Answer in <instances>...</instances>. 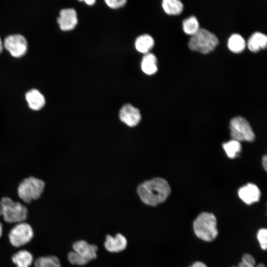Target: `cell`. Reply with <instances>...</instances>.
<instances>
[{
	"label": "cell",
	"instance_id": "ac0fdd59",
	"mask_svg": "<svg viewBox=\"0 0 267 267\" xmlns=\"http://www.w3.org/2000/svg\"><path fill=\"white\" fill-rule=\"evenodd\" d=\"M154 41L153 38L148 35L144 34L139 36L136 39L134 45L136 49L139 52L147 53L153 47Z\"/></svg>",
	"mask_w": 267,
	"mask_h": 267
},
{
	"label": "cell",
	"instance_id": "83f0119b",
	"mask_svg": "<svg viewBox=\"0 0 267 267\" xmlns=\"http://www.w3.org/2000/svg\"><path fill=\"white\" fill-rule=\"evenodd\" d=\"M262 165L265 171L267 169V157L265 155L262 158Z\"/></svg>",
	"mask_w": 267,
	"mask_h": 267
},
{
	"label": "cell",
	"instance_id": "d6a6232c",
	"mask_svg": "<svg viewBox=\"0 0 267 267\" xmlns=\"http://www.w3.org/2000/svg\"></svg>",
	"mask_w": 267,
	"mask_h": 267
},
{
	"label": "cell",
	"instance_id": "f1b7e54d",
	"mask_svg": "<svg viewBox=\"0 0 267 267\" xmlns=\"http://www.w3.org/2000/svg\"><path fill=\"white\" fill-rule=\"evenodd\" d=\"M84 1L88 5H93L95 3V0H86Z\"/></svg>",
	"mask_w": 267,
	"mask_h": 267
},
{
	"label": "cell",
	"instance_id": "9c48e42d",
	"mask_svg": "<svg viewBox=\"0 0 267 267\" xmlns=\"http://www.w3.org/2000/svg\"><path fill=\"white\" fill-rule=\"evenodd\" d=\"M3 45L12 56L17 58L24 55L28 48L26 39L19 34L7 36L4 40Z\"/></svg>",
	"mask_w": 267,
	"mask_h": 267
},
{
	"label": "cell",
	"instance_id": "5bb4252c",
	"mask_svg": "<svg viewBox=\"0 0 267 267\" xmlns=\"http://www.w3.org/2000/svg\"><path fill=\"white\" fill-rule=\"evenodd\" d=\"M25 98L29 107L34 111L41 110L45 104L44 97L38 90L36 89L29 90L26 93Z\"/></svg>",
	"mask_w": 267,
	"mask_h": 267
},
{
	"label": "cell",
	"instance_id": "30bf717a",
	"mask_svg": "<svg viewBox=\"0 0 267 267\" xmlns=\"http://www.w3.org/2000/svg\"><path fill=\"white\" fill-rule=\"evenodd\" d=\"M120 121L130 127L136 126L141 120V115L138 109L131 104H125L119 113Z\"/></svg>",
	"mask_w": 267,
	"mask_h": 267
},
{
	"label": "cell",
	"instance_id": "1f68e13d",
	"mask_svg": "<svg viewBox=\"0 0 267 267\" xmlns=\"http://www.w3.org/2000/svg\"><path fill=\"white\" fill-rule=\"evenodd\" d=\"M256 267H266V266L263 264H260L258 265H257Z\"/></svg>",
	"mask_w": 267,
	"mask_h": 267
},
{
	"label": "cell",
	"instance_id": "8fae6325",
	"mask_svg": "<svg viewBox=\"0 0 267 267\" xmlns=\"http://www.w3.org/2000/svg\"><path fill=\"white\" fill-rule=\"evenodd\" d=\"M57 21L62 30L67 31L73 30L78 23L76 11L73 8L61 10Z\"/></svg>",
	"mask_w": 267,
	"mask_h": 267
},
{
	"label": "cell",
	"instance_id": "4316f807",
	"mask_svg": "<svg viewBox=\"0 0 267 267\" xmlns=\"http://www.w3.org/2000/svg\"><path fill=\"white\" fill-rule=\"evenodd\" d=\"M189 267H207L206 265L201 262H196Z\"/></svg>",
	"mask_w": 267,
	"mask_h": 267
},
{
	"label": "cell",
	"instance_id": "3957f363",
	"mask_svg": "<svg viewBox=\"0 0 267 267\" xmlns=\"http://www.w3.org/2000/svg\"><path fill=\"white\" fill-rule=\"evenodd\" d=\"M27 208L21 203L13 201L7 197L0 201V216L10 223L24 222L27 218Z\"/></svg>",
	"mask_w": 267,
	"mask_h": 267
},
{
	"label": "cell",
	"instance_id": "2e32d148",
	"mask_svg": "<svg viewBox=\"0 0 267 267\" xmlns=\"http://www.w3.org/2000/svg\"><path fill=\"white\" fill-rule=\"evenodd\" d=\"M12 261L17 267H29L33 262V256L29 251L22 250L14 254Z\"/></svg>",
	"mask_w": 267,
	"mask_h": 267
},
{
	"label": "cell",
	"instance_id": "484cf974",
	"mask_svg": "<svg viewBox=\"0 0 267 267\" xmlns=\"http://www.w3.org/2000/svg\"><path fill=\"white\" fill-rule=\"evenodd\" d=\"M106 4L112 8H118L124 6L126 0H105Z\"/></svg>",
	"mask_w": 267,
	"mask_h": 267
},
{
	"label": "cell",
	"instance_id": "6da1fadb",
	"mask_svg": "<svg viewBox=\"0 0 267 267\" xmlns=\"http://www.w3.org/2000/svg\"><path fill=\"white\" fill-rule=\"evenodd\" d=\"M136 191L144 204L156 206L167 200L171 193V187L166 179L157 177L140 183Z\"/></svg>",
	"mask_w": 267,
	"mask_h": 267
},
{
	"label": "cell",
	"instance_id": "d6986e66",
	"mask_svg": "<svg viewBox=\"0 0 267 267\" xmlns=\"http://www.w3.org/2000/svg\"><path fill=\"white\" fill-rule=\"evenodd\" d=\"M227 46L231 51L234 53H240L245 49L246 42L240 35L234 33L229 38Z\"/></svg>",
	"mask_w": 267,
	"mask_h": 267
},
{
	"label": "cell",
	"instance_id": "7c38bea8",
	"mask_svg": "<svg viewBox=\"0 0 267 267\" xmlns=\"http://www.w3.org/2000/svg\"><path fill=\"white\" fill-rule=\"evenodd\" d=\"M238 195L243 202L251 205L259 201L261 192L257 185L249 183L239 189Z\"/></svg>",
	"mask_w": 267,
	"mask_h": 267
},
{
	"label": "cell",
	"instance_id": "44dd1931",
	"mask_svg": "<svg viewBox=\"0 0 267 267\" xmlns=\"http://www.w3.org/2000/svg\"><path fill=\"white\" fill-rule=\"evenodd\" d=\"M182 29L184 32L191 36L195 34L199 29V23L196 17L190 16L183 20Z\"/></svg>",
	"mask_w": 267,
	"mask_h": 267
},
{
	"label": "cell",
	"instance_id": "e0dca14e",
	"mask_svg": "<svg viewBox=\"0 0 267 267\" xmlns=\"http://www.w3.org/2000/svg\"><path fill=\"white\" fill-rule=\"evenodd\" d=\"M141 68L147 75H151L155 74L158 69L157 58L155 55L152 53H146L142 59Z\"/></svg>",
	"mask_w": 267,
	"mask_h": 267
},
{
	"label": "cell",
	"instance_id": "7402d4cb",
	"mask_svg": "<svg viewBox=\"0 0 267 267\" xmlns=\"http://www.w3.org/2000/svg\"><path fill=\"white\" fill-rule=\"evenodd\" d=\"M35 267H61L59 259L54 256L41 257L34 262Z\"/></svg>",
	"mask_w": 267,
	"mask_h": 267
},
{
	"label": "cell",
	"instance_id": "52a82bcc",
	"mask_svg": "<svg viewBox=\"0 0 267 267\" xmlns=\"http://www.w3.org/2000/svg\"><path fill=\"white\" fill-rule=\"evenodd\" d=\"M230 135L232 139L240 141H252L255 139V134L249 122L243 117L237 116L230 122Z\"/></svg>",
	"mask_w": 267,
	"mask_h": 267
},
{
	"label": "cell",
	"instance_id": "cb8c5ba5",
	"mask_svg": "<svg viewBox=\"0 0 267 267\" xmlns=\"http://www.w3.org/2000/svg\"><path fill=\"white\" fill-rule=\"evenodd\" d=\"M257 239L259 242L261 248L266 250L267 248V230L266 228L260 229L257 233Z\"/></svg>",
	"mask_w": 267,
	"mask_h": 267
},
{
	"label": "cell",
	"instance_id": "7a4b0ae2",
	"mask_svg": "<svg viewBox=\"0 0 267 267\" xmlns=\"http://www.w3.org/2000/svg\"><path fill=\"white\" fill-rule=\"evenodd\" d=\"M217 225V219L213 214L202 212L194 221L193 227L198 238L210 242L215 240L218 234Z\"/></svg>",
	"mask_w": 267,
	"mask_h": 267
},
{
	"label": "cell",
	"instance_id": "d4e9b609",
	"mask_svg": "<svg viewBox=\"0 0 267 267\" xmlns=\"http://www.w3.org/2000/svg\"><path fill=\"white\" fill-rule=\"evenodd\" d=\"M255 265L256 262L254 257L250 254H245L237 267H256Z\"/></svg>",
	"mask_w": 267,
	"mask_h": 267
},
{
	"label": "cell",
	"instance_id": "f546056e",
	"mask_svg": "<svg viewBox=\"0 0 267 267\" xmlns=\"http://www.w3.org/2000/svg\"><path fill=\"white\" fill-rule=\"evenodd\" d=\"M3 46V44H2V43L1 42V39L0 38V53L1 52V51L2 50Z\"/></svg>",
	"mask_w": 267,
	"mask_h": 267
},
{
	"label": "cell",
	"instance_id": "8992f818",
	"mask_svg": "<svg viewBox=\"0 0 267 267\" xmlns=\"http://www.w3.org/2000/svg\"><path fill=\"white\" fill-rule=\"evenodd\" d=\"M45 183L41 179L29 177L23 179L19 183L17 192L19 198L25 203H30L39 199L43 193Z\"/></svg>",
	"mask_w": 267,
	"mask_h": 267
},
{
	"label": "cell",
	"instance_id": "5b68a950",
	"mask_svg": "<svg viewBox=\"0 0 267 267\" xmlns=\"http://www.w3.org/2000/svg\"><path fill=\"white\" fill-rule=\"evenodd\" d=\"M219 39L213 33L204 28L191 36L188 43L189 48L203 54L212 51L219 44Z\"/></svg>",
	"mask_w": 267,
	"mask_h": 267
},
{
	"label": "cell",
	"instance_id": "603a6c76",
	"mask_svg": "<svg viewBox=\"0 0 267 267\" xmlns=\"http://www.w3.org/2000/svg\"><path fill=\"white\" fill-rule=\"evenodd\" d=\"M222 147L227 156L230 158H235L241 149L240 142L234 139L224 143Z\"/></svg>",
	"mask_w": 267,
	"mask_h": 267
},
{
	"label": "cell",
	"instance_id": "4dcf8cb0",
	"mask_svg": "<svg viewBox=\"0 0 267 267\" xmlns=\"http://www.w3.org/2000/svg\"><path fill=\"white\" fill-rule=\"evenodd\" d=\"M2 233V227L1 224L0 223V237L1 236Z\"/></svg>",
	"mask_w": 267,
	"mask_h": 267
},
{
	"label": "cell",
	"instance_id": "277c9868",
	"mask_svg": "<svg viewBox=\"0 0 267 267\" xmlns=\"http://www.w3.org/2000/svg\"><path fill=\"white\" fill-rule=\"evenodd\" d=\"M73 251L68 254L69 262L73 265L84 266L97 258V247L89 244L85 240H79L74 242Z\"/></svg>",
	"mask_w": 267,
	"mask_h": 267
},
{
	"label": "cell",
	"instance_id": "ba28073f",
	"mask_svg": "<svg viewBox=\"0 0 267 267\" xmlns=\"http://www.w3.org/2000/svg\"><path fill=\"white\" fill-rule=\"evenodd\" d=\"M33 236L31 226L24 222L17 223L10 230L8 238L12 246L19 247L30 242Z\"/></svg>",
	"mask_w": 267,
	"mask_h": 267
},
{
	"label": "cell",
	"instance_id": "4fadbf2b",
	"mask_svg": "<svg viewBox=\"0 0 267 267\" xmlns=\"http://www.w3.org/2000/svg\"><path fill=\"white\" fill-rule=\"evenodd\" d=\"M127 244L126 238L121 233H117L115 236L107 235L104 242L105 249L111 253H119L124 251Z\"/></svg>",
	"mask_w": 267,
	"mask_h": 267
},
{
	"label": "cell",
	"instance_id": "9a60e30c",
	"mask_svg": "<svg viewBox=\"0 0 267 267\" xmlns=\"http://www.w3.org/2000/svg\"><path fill=\"white\" fill-rule=\"evenodd\" d=\"M267 44V36L260 32H256L251 35L247 42V46L252 52H257L265 48Z\"/></svg>",
	"mask_w": 267,
	"mask_h": 267
},
{
	"label": "cell",
	"instance_id": "ffe728a7",
	"mask_svg": "<svg viewBox=\"0 0 267 267\" xmlns=\"http://www.w3.org/2000/svg\"><path fill=\"white\" fill-rule=\"evenodd\" d=\"M162 6L164 11L169 15H178L183 8V3L179 0H164Z\"/></svg>",
	"mask_w": 267,
	"mask_h": 267
}]
</instances>
